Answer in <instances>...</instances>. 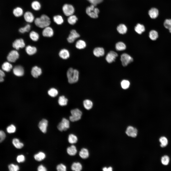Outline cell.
Here are the masks:
<instances>
[{
  "mask_svg": "<svg viewBox=\"0 0 171 171\" xmlns=\"http://www.w3.org/2000/svg\"><path fill=\"white\" fill-rule=\"evenodd\" d=\"M34 21L35 25L41 28H44L49 26L51 23L50 18L45 14H42L40 17L36 18Z\"/></svg>",
  "mask_w": 171,
  "mask_h": 171,
  "instance_id": "cell-1",
  "label": "cell"
},
{
  "mask_svg": "<svg viewBox=\"0 0 171 171\" xmlns=\"http://www.w3.org/2000/svg\"><path fill=\"white\" fill-rule=\"evenodd\" d=\"M67 76L68 82L73 84L77 82L79 77V72L77 70L72 68H69L67 72Z\"/></svg>",
  "mask_w": 171,
  "mask_h": 171,
  "instance_id": "cell-2",
  "label": "cell"
},
{
  "mask_svg": "<svg viewBox=\"0 0 171 171\" xmlns=\"http://www.w3.org/2000/svg\"><path fill=\"white\" fill-rule=\"evenodd\" d=\"M93 5L87 7L86 9V14L90 17L93 18H96L98 17V14L99 10Z\"/></svg>",
  "mask_w": 171,
  "mask_h": 171,
  "instance_id": "cell-3",
  "label": "cell"
},
{
  "mask_svg": "<svg viewBox=\"0 0 171 171\" xmlns=\"http://www.w3.org/2000/svg\"><path fill=\"white\" fill-rule=\"evenodd\" d=\"M71 115L69 117V119L72 122L79 120L81 119L82 114L81 111L77 108L71 110Z\"/></svg>",
  "mask_w": 171,
  "mask_h": 171,
  "instance_id": "cell-4",
  "label": "cell"
},
{
  "mask_svg": "<svg viewBox=\"0 0 171 171\" xmlns=\"http://www.w3.org/2000/svg\"><path fill=\"white\" fill-rule=\"evenodd\" d=\"M120 60L122 65L124 66H127L133 61V58L129 54L125 53H123L121 55Z\"/></svg>",
  "mask_w": 171,
  "mask_h": 171,
  "instance_id": "cell-5",
  "label": "cell"
},
{
  "mask_svg": "<svg viewBox=\"0 0 171 171\" xmlns=\"http://www.w3.org/2000/svg\"><path fill=\"white\" fill-rule=\"evenodd\" d=\"M69 127V121L65 118H63L61 122L58 125L57 128L59 131H62L66 130Z\"/></svg>",
  "mask_w": 171,
  "mask_h": 171,
  "instance_id": "cell-6",
  "label": "cell"
},
{
  "mask_svg": "<svg viewBox=\"0 0 171 171\" xmlns=\"http://www.w3.org/2000/svg\"><path fill=\"white\" fill-rule=\"evenodd\" d=\"M62 10L64 14L67 16L73 15L74 12V9L73 6L67 4L63 5Z\"/></svg>",
  "mask_w": 171,
  "mask_h": 171,
  "instance_id": "cell-7",
  "label": "cell"
},
{
  "mask_svg": "<svg viewBox=\"0 0 171 171\" xmlns=\"http://www.w3.org/2000/svg\"><path fill=\"white\" fill-rule=\"evenodd\" d=\"M19 54L18 52L15 50L11 51L7 57V60L9 62H14L19 58Z\"/></svg>",
  "mask_w": 171,
  "mask_h": 171,
  "instance_id": "cell-8",
  "label": "cell"
},
{
  "mask_svg": "<svg viewBox=\"0 0 171 171\" xmlns=\"http://www.w3.org/2000/svg\"><path fill=\"white\" fill-rule=\"evenodd\" d=\"M118 55V54L116 52L113 51H111L107 55L105 59L108 63H111L115 61Z\"/></svg>",
  "mask_w": 171,
  "mask_h": 171,
  "instance_id": "cell-9",
  "label": "cell"
},
{
  "mask_svg": "<svg viewBox=\"0 0 171 171\" xmlns=\"http://www.w3.org/2000/svg\"><path fill=\"white\" fill-rule=\"evenodd\" d=\"M80 37L79 34L74 29L72 30L70 32V33L67 38L68 42L72 43L73 42L75 39Z\"/></svg>",
  "mask_w": 171,
  "mask_h": 171,
  "instance_id": "cell-10",
  "label": "cell"
},
{
  "mask_svg": "<svg viewBox=\"0 0 171 171\" xmlns=\"http://www.w3.org/2000/svg\"><path fill=\"white\" fill-rule=\"evenodd\" d=\"M126 133L128 136L133 137H135L137 135L138 130L136 128L129 126L127 128L126 131Z\"/></svg>",
  "mask_w": 171,
  "mask_h": 171,
  "instance_id": "cell-11",
  "label": "cell"
},
{
  "mask_svg": "<svg viewBox=\"0 0 171 171\" xmlns=\"http://www.w3.org/2000/svg\"><path fill=\"white\" fill-rule=\"evenodd\" d=\"M25 46V44L23 39L21 38L15 40L12 44L13 47L16 50H18L19 48H23Z\"/></svg>",
  "mask_w": 171,
  "mask_h": 171,
  "instance_id": "cell-12",
  "label": "cell"
},
{
  "mask_svg": "<svg viewBox=\"0 0 171 171\" xmlns=\"http://www.w3.org/2000/svg\"><path fill=\"white\" fill-rule=\"evenodd\" d=\"M48 123V121L46 119H43L39 123V128L41 131L44 133H46L47 132Z\"/></svg>",
  "mask_w": 171,
  "mask_h": 171,
  "instance_id": "cell-13",
  "label": "cell"
},
{
  "mask_svg": "<svg viewBox=\"0 0 171 171\" xmlns=\"http://www.w3.org/2000/svg\"><path fill=\"white\" fill-rule=\"evenodd\" d=\"M24 18L26 21L29 23L32 22L35 19L32 13L29 11L25 13L24 14Z\"/></svg>",
  "mask_w": 171,
  "mask_h": 171,
  "instance_id": "cell-14",
  "label": "cell"
},
{
  "mask_svg": "<svg viewBox=\"0 0 171 171\" xmlns=\"http://www.w3.org/2000/svg\"><path fill=\"white\" fill-rule=\"evenodd\" d=\"M13 71L14 74L17 76H21L24 74V71L23 67L20 66H15L13 69Z\"/></svg>",
  "mask_w": 171,
  "mask_h": 171,
  "instance_id": "cell-15",
  "label": "cell"
},
{
  "mask_svg": "<svg viewBox=\"0 0 171 171\" xmlns=\"http://www.w3.org/2000/svg\"><path fill=\"white\" fill-rule=\"evenodd\" d=\"M44 28L42 31V34L44 36L51 37L53 36V31L51 27L48 26Z\"/></svg>",
  "mask_w": 171,
  "mask_h": 171,
  "instance_id": "cell-16",
  "label": "cell"
},
{
  "mask_svg": "<svg viewBox=\"0 0 171 171\" xmlns=\"http://www.w3.org/2000/svg\"><path fill=\"white\" fill-rule=\"evenodd\" d=\"M159 11L156 8L153 7L151 8L148 11V14L150 17L153 19H155L158 16Z\"/></svg>",
  "mask_w": 171,
  "mask_h": 171,
  "instance_id": "cell-17",
  "label": "cell"
},
{
  "mask_svg": "<svg viewBox=\"0 0 171 171\" xmlns=\"http://www.w3.org/2000/svg\"><path fill=\"white\" fill-rule=\"evenodd\" d=\"M104 49L102 47H96L94 49L93 51V53L94 55L97 57H99L104 56Z\"/></svg>",
  "mask_w": 171,
  "mask_h": 171,
  "instance_id": "cell-18",
  "label": "cell"
},
{
  "mask_svg": "<svg viewBox=\"0 0 171 171\" xmlns=\"http://www.w3.org/2000/svg\"><path fill=\"white\" fill-rule=\"evenodd\" d=\"M41 73L42 70L40 68L37 66H34L32 68L31 71V74L34 77H37Z\"/></svg>",
  "mask_w": 171,
  "mask_h": 171,
  "instance_id": "cell-19",
  "label": "cell"
},
{
  "mask_svg": "<svg viewBox=\"0 0 171 171\" xmlns=\"http://www.w3.org/2000/svg\"><path fill=\"white\" fill-rule=\"evenodd\" d=\"M59 55L62 59H66L69 57L70 53L67 50L64 49L60 51L59 53Z\"/></svg>",
  "mask_w": 171,
  "mask_h": 171,
  "instance_id": "cell-20",
  "label": "cell"
},
{
  "mask_svg": "<svg viewBox=\"0 0 171 171\" xmlns=\"http://www.w3.org/2000/svg\"><path fill=\"white\" fill-rule=\"evenodd\" d=\"M117 30L119 33L123 34L126 33L127 31V28L125 24H121L117 27Z\"/></svg>",
  "mask_w": 171,
  "mask_h": 171,
  "instance_id": "cell-21",
  "label": "cell"
},
{
  "mask_svg": "<svg viewBox=\"0 0 171 171\" xmlns=\"http://www.w3.org/2000/svg\"><path fill=\"white\" fill-rule=\"evenodd\" d=\"M134 30L138 33L141 34L144 32L145 28L143 25L138 23L135 27Z\"/></svg>",
  "mask_w": 171,
  "mask_h": 171,
  "instance_id": "cell-22",
  "label": "cell"
},
{
  "mask_svg": "<svg viewBox=\"0 0 171 171\" xmlns=\"http://www.w3.org/2000/svg\"><path fill=\"white\" fill-rule=\"evenodd\" d=\"M23 11L22 9L19 7H17L13 10V13L14 16L16 17L21 16L23 14Z\"/></svg>",
  "mask_w": 171,
  "mask_h": 171,
  "instance_id": "cell-23",
  "label": "cell"
},
{
  "mask_svg": "<svg viewBox=\"0 0 171 171\" xmlns=\"http://www.w3.org/2000/svg\"><path fill=\"white\" fill-rule=\"evenodd\" d=\"M79 155L80 157L83 159L87 158L89 155L88 151L87 149L83 148L79 152Z\"/></svg>",
  "mask_w": 171,
  "mask_h": 171,
  "instance_id": "cell-24",
  "label": "cell"
},
{
  "mask_svg": "<svg viewBox=\"0 0 171 171\" xmlns=\"http://www.w3.org/2000/svg\"><path fill=\"white\" fill-rule=\"evenodd\" d=\"M77 150L76 147L74 145H72L68 147L67 149L68 154L71 156H74L77 152Z\"/></svg>",
  "mask_w": 171,
  "mask_h": 171,
  "instance_id": "cell-25",
  "label": "cell"
},
{
  "mask_svg": "<svg viewBox=\"0 0 171 171\" xmlns=\"http://www.w3.org/2000/svg\"><path fill=\"white\" fill-rule=\"evenodd\" d=\"M115 48L116 50L117 51H122L126 49V46L123 42H119L116 43Z\"/></svg>",
  "mask_w": 171,
  "mask_h": 171,
  "instance_id": "cell-26",
  "label": "cell"
},
{
  "mask_svg": "<svg viewBox=\"0 0 171 171\" xmlns=\"http://www.w3.org/2000/svg\"><path fill=\"white\" fill-rule=\"evenodd\" d=\"M149 36L151 40L155 41L156 40L158 37V33L156 30H152L149 32Z\"/></svg>",
  "mask_w": 171,
  "mask_h": 171,
  "instance_id": "cell-27",
  "label": "cell"
},
{
  "mask_svg": "<svg viewBox=\"0 0 171 171\" xmlns=\"http://www.w3.org/2000/svg\"><path fill=\"white\" fill-rule=\"evenodd\" d=\"M82 166L81 164L79 162H75L72 164L71 168L72 170L75 171H80L82 169Z\"/></svg>",
  "mask_w": 171,
  "mask_h": 171,
  "instance_id": "cell-28",
  "label": "cell"
},
{
  "mask_svg": "<svg viewBox=\"0 0 171 171\" xmlns=\"http://www.w3.org/2000/svg\"><path fill=\"white\" fill-rule=\"evenodd\" d=\"M25 50L27 53L29 55H32L34 54L37 51V49L36 47L29 45L26 47Z\"/></svg>",
  "mask_w": 171,
  "mask_h": 171,
  "instance_id": "cell-29",
  "label": "cell"
},
{
  "mask_svg": "<svg viewBox=\"0 0 171 171\" xmlns=\"http://www.w3.org/2000/svg\"><path fill=\"white\" fill-rule=\"evenodd\" d=\"M86 46V42L82 40H78L76 44V47L78 49H81L85 48Z\"/></svg>",
  "mask_w": 171,
  "mask_h": 171,
  "instance_id": "cell-30",
  "label": "cell"
},
{
  "mask_svg": "<svg viewBox=\"0 0 171 171\" xmlns=\"http://www.w3.org/2000/svg\"><path fill=\"white\" fill-rule=\"evenodd\" d=\"M68 101V99L62 95L59 98L58 102L59 104L61 106H64L67 105Z\"/></svg>",
  "mask_w": 171,
  "mask_h": 171,
  "instance_id": "cell-31",
  "label": "cell"
},
{
  "mask_svg": "<svg viewBox=\"0 0 171 171\" xmlns=\"http://www.w3.org/2000/svg\"><path fill=\"white\" fill-rule=\"evenodd\" d=\"M83 105L84 108L87 110H89L92 107L93 103L90 100H85L83 101Z\"/></svg>",
  "mask_w": 171,
  "mask_h": 171,
  "instance_id": "cell-32",
  "label": "cell"
},
{
  "mask_svg": "<svg viewBox=\"0 0 171 171\" xmlns=\"http://www.w3.org/2000/svg\"><path fill=\"white\" fill-rule=\"evenodd\" d=\"M31 6L32 9L35 11L39 10L41 8V5L38 1L35 0L33 1L31 3Z\"/></svg>",
  "mask_w": 171,
  "mask_h": 171,
  "instance_id": "cell-33",
  "label": "cell"
},
{
  "mask_svg": "<svg viewBox=\"0 0 171 171\" xmlns=\"http://www.w3.org/2000/svg\"><path fill=\"white\" fill-rule=\"evenodd\" d=\"M159 141L160 142V146L162 148L166 147L168 143V141L167 138L165 136H162L159 139Z\"/></svg>",
  "mask_w": 171,
  "mask_h": 171,
  "instance_id": "cell-34",
  "label": "cell"
},
{
  "mask_svg": "<svg viewBox=\"0 0 171 171\" xmlns=\"http://www.w3.org/2000/svg\"><path fill=\"white\" fill-rule=\"evenodd\" d=\"M12 142L13 145L17 148H21L24 146L23 143L20 142L19 140L17 138L13 139L12 140Z\"/></svg>",
  "mask_w": 171,
  "mask_h": 171,
  "instance_id": "cell-35",
  "label": "cell"
},
{
  "mask_svg": "<svg viewBox=\"0 0 171 171\" xmlns=\"http://www.w3.org/2000/svg\"><path fill=\"white\" fill-rule=\"evenodd\" d=\"M35 159L38 161H41L44 159L46 157V155L43 152H40L35 154L34 156Z\"/></svg>",
  "mask_w": 171,
  "mask_h": 171,
  "instance_id": "cell-36",
  "label": "cell"
},
{
  "mask_svg": "<svg viewBox=\"0 0 171 171\" xmlns=\"http://www.w3.org/2000/svg\"><path fill=\"white\" fill-rule=\"evenodd\" d=\"M12 67V65L7 62H4L2 66L3 70L7 72L10 71Z\"/></svg>",
  "mask_w": 171,
  "mask_h": 171,
  "instance_id": "cell-37",
  "label": "cell"
},
{
  "mask_svg": "<svg viewBox=\"0 0 171 171\" xmlns=\"http://www.w3.org/2000/svg\"><path fill=\"white\" fill-rule=\"evenodd\" d=\"M53 20L58 25L62 24L63 22V20L62 17L59 15L54 16Z\"/></svg>",
  "mask_w": 171,
  "mask_h": 171,
  "instance_id": "cell-38",
  "label": "cell"
},
{
  "mask_svg": "<svg viewBox=\"0 0 171 171\" xmlns=\"http://www.w3.org/2000/svg\"><path fill=\"white\" fill-rule=\"evenodd\" d=\"M68 140L69 143L73 144L77 142L78 140V138L75 135L71 134L68 136Z\"/></svg>",
  "mask_w": 171,
  "mask_h": 171,
  "instance_id": "cell-39",
  "label": "cell"
},
{
  "mask_svg": "<svg viewBox=\"0 0 171 171\" xmlns=\"http://www.w3.org/2000/svg\"><path fill=\"white\" fill-rule=\"evenodd\" d=\"M163 25L164 27L168 29L171 33V19H166L164 22Z\"/></svg>",
  "mask_w": 171,
  "mask_h": 171,
  "instance_id": "cell-40",
  "label": "cell"
},
{
  "mask_svg": "<svg viewBox=\"0 0 171 171\" xmlns=\"http://www.w3.org/2000/svg\"><path fill=\"white\" fill-rule=\"evenodd\" d=\"M78 19L77 18L75 15L69 16L67 19L68 23L70 24L73 25L76 23Z\"/></svg>",
  "mask_w": 171,
  "mask_h": 171,
  "instance_id": "cell-41",
  "label": "cell"
},
{
  "mask_svg": "<svg viewBox=\"0 0 171 171\" xmlns=\"http://www.w3.org/2000/svg\"><path fill=\"white\" fill-rule=\"evenodd\" d=\"M170 158L167 155L163 156L161 158V161L162 164L163 165L166 166L168 165L170 162Z\"/></svg>",
  "mask_w": 171,
  "mask_h": 171,
  "instance_id": "cell-42",
  "label": "cell"
},
{
  "mask_svg": "<svg viewBox=\"0 0 171 171\" xmlns=\"http://www.w3.org/2000/svg\"><path fill=\"white\" fill-rule=\"evenodd\" d=\"M29 36L31 39L34 41H36L39 38L38 34L34 31H32L29 34Z\"/></svg>",
  "mask_w": 171,
  "mask_h": 171,
  "instance_id": "cell-43",
  "label": "cell"
},
{
  "mask_svg": "<svg viewBox=\"0 0 171 171\" xmlns=\"http://www.w3.org/2000/svg\"><path fill=\"white\" fill-rule=\"evenodd\" d=\"M48 93L50 96L52 97H54L57 95L58 92L57 90L56 89L52 88L48 91Z\"/></svg>",
  "mask_w": 171,
  "mask_h": 171,
  "instance_id": "cell-44",
  "label": "cell"
},
{
  "mask_svg": "<svg viewBox=\"0 0 171 171\" xmlns=\"http://www.w3.org/2000/svg\"><path fill=\"white\" fill-rule=\"evenodd\" d=\"M30 25L28 24L24 27L20 28L19 29V31L22 33H24L26 32H28L30 30Z\"/></svg>",
  "mask_w": 171,
  "mask_h": 171,
  "instance_id": "cell-45",
  "label": "cell"
},
{
  "mask_svg": "<svg viewBox=\"0 0 171 171\" xmlns=\"http://www.w3.org/2000/svg\"><path fill=\"white\" fill-rule=\"evenodd\" d=\"M130 85L129 81L127 80H123L121 83V86L122 88L124 89H126L128 88Z\"/></svg>",
  "mask_w": 171,
  "mask_h": 171,
  "instance_id": "cell-46",
  "label": "cell"
},
{
  "mask_svg": "<svg viewBox=\"0 0 171 171\" xmlns=\"http://www.w3.org/2000/svg\"><path fill=\"white\" fill-rule=\"evenodd\" d=\"M9 170L10 171H17L19 169V166L17 165L12 164L8 166Z\"/></svg>",
  "mask_w": 171,
  "mask_h": 171,
  "instance_id": "cell-47",
  "label": "cell"
},
{
  "mask_svg": "<svg viewBox=\"0 0 171 171\" xmlns=\"http://www.w3.org/2000/svg\"><path fill=\"white\" fill-rule=\"evenodd\" d=\"M16 127L13 124H11L8 127L6 128L7 132L9 133H14L15 131Z\"/></svg>",
  "mask_w": 171,
  "mask_h": 171,
  "instance_id": "cell-48",
  "label": "cell"
},
{
  "mask_svg": "<svg viewBox=\"0 0 171 171\" xmlns=\"http://www.w3.org/2000/svg\"><path fill=\"white\" fill-rule=\"evenodd\" d=\"M58 171H66V167L64 164H61L58 165L56 167Z\"/></svg>",
  "mask_w": 171,
  "mask_h": 171,
  "instance_id": "cell-49",
  "label": "cell"
},
{
  "mask_svg": "<svg viewBox=\"0 0 171 171\" xmlns=\"http://www.w3.org/2000/svg\"><path fill=\"white\" fill-rule=\"evenodd\" d=\"M92 5L95 6L98 4H99L102 2L103 0H87Z\"/></svg>",
  "mask_w": 171,
  "mask_h": 171,
  "instance_id": "cell-50",
  "label": "cell"
},
{
  "mask_svg": "<svg viewBox=\"0 0 171 171\" xmlns=\"http://www.w3.org/2000/svg\"><path fill=\"white\" fill-rule=\"evenodd\" d=\"M16 160L19 163L23 162L25 161V158L23 155H19L17 157Z\"/></svg>",
  "mask_w": 171,
  "mask_h": 171,
  "instance_id": "cell-51",
  "label": "cell"
},
{
  "mask_svg": "<svg viewBox=\"0 0 171 171\" xmlns=\"http://www.w3.org/2000/svg\"><path fill=\"white\" fill-rule=\"evenodd\" d=\"M6 135L5 132L3 131H0V142H1L5 138Z\"/></svg>",
  "mask_w": 171,
  "mask_h": 171,
  "instance_id": "cell-52",
  "label": "cell"
},
{
  "mask_svg": "<svg viewBox=\"0 0 171 171\" xmlns=\"http://www.w3.org/2000/svg\"><path fill=\"white\" fill-rule=\"evenodd\" d=\"M38 171H46V168L42 165H40L38 168Z\"/></svg>",
  "mask_w": 171,
  "mask_h": 171,
  "instance_id": "cell-53",
  "label": "cell"
},
{
  "mask_svg": "<svg viewBox=\"0 0 171 171\" xmlns=\"http://www.w3.org/2000/svg\"><path fill=\"white\" fill-rule=\"evenodd\" d=\"M5 76V74L4 72L1 70L0 71V77H3Z\"/></svg>",
  "mask_w": 171,
  "mask_h": 171,
  "instance_id": "cell-54",
  "label": "cell"
},
{
  "mask_svg": "<svg viewBox=\"0 0 171 171\" xmlns=\"http://www.w3.org/2000/svg\"><path fill=\"white\" fill-rule=\"evenodd\" d=\"M112 168L111 167H109L107 168V171H112Z\"/></svg>",
  "mask_w": 171,
  "mask_h": 171,
  "instance_id": "cell-55",
  "label": "cell"
},
{
  "mask_svg": "<svg viewBox=\"0 0 171 171\" xmlns=\"http://www.w3.org/2000/svg\"><path fill=\"white\" fill-rule=\"evenodd\" d=\"M4 80L3 78L2 77H0V82L3 81Z\"/></svg>",
  "mask_w": 171,
  "mask_h": 171,
  "instance_id": "cell-56",
  "label": "cell"
},
{
  "mask_svg": "<svg viewBox=\"0 0 171 171\" xmlns=\"http://www.w3.org/2000/svg\"><path fill=\"white\" fill-rule=\"evenodd\" d=\"M103 170L104 171H106L107 170V168L106 167H104L103 168Z\"/></svg>",
  "mask_w": 171,
  "mask_h": 171,
  "instance_id": "cell-57",
  "label": "cell"
}]
</instances>
